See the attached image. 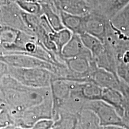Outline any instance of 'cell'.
<instances>
[{"instance_id": "484cf974", "label": "cell", "mask_w": 129, "mask_h": 129, "mask_svg": "<svg viewBox=\"0 0 129 129\" xmlns=\"http://www.w3.org/2000/svg\"><path fill=\"white\" fill-rule=\"evenodd\" d=\"M117 75L118 78L127 84L129 85V64L123 65L119 64L116 68Z\"/></svg>"}, {"instance_id": "8fae6325", "label": "cell", "mask_w": 129, "mask_h": 129, "mask_svg": "<svg viewBox=\"0 0 129 129\" xmlns=\"http://www.w3.org/2000/svg\"><path fill=\"white\" fill-rule=\"evenodd\" d=\"M58 12L78 16H85L92 10L91 3L86 0H58L53 4Z\"/></svg>"}, {"instance_id": "836d02e7", "label": "cell", "mask_w": 129, "mask_h": 129, "mask_svg": "<svg viewBox=\"0 0 129 129\" xmlns=\"http://www.w3.org/2000/svg\"><path fill=\"white\" fill-rule=\"evenodd\" d=\"M14 129H31V128H22V127H15Z\"/></svg>"}, {"instance_id": "4fadbf2b", "label": "cell", "mask_w": 129, "mask_h": 129, "mask_svg": "<svg viewBox=\"0 0 129 129\" xmlns=\"http://www.w3.org/2000/svg\"><path fill=\"white\" fill-rule=\"evenodd\" d=\"M129 4V0H94L93 8L109 20Z\"/></svg>"}, {"instance_id": "83f0119b", "label": "cell", "mask_w": 129, "mask_h": 129, "mask_svg": "<svg viewBox=\"0 0 129 129\" xmlns=\"http://www.w3.org/2000/svg\"><path fill=\"white\" fill-rule=\"evenodd\" d=\"M7 69L8 66L7 64L0 61V80L3 76L7 74Z\"/></svg>"}, {"instance_id": "2e32d148", "label": "cell", "mask_w": 129, "mask_h": 129, "mask_svg": "<svg viewBox=\"0 0 129 129\" xmlns=\"http://www.w3.org/2000/svg\"><path fill=\"white\" fill-rule=\"evenodd\" d=\"M87 50L82 43L80 35L72 34L71 39L61 51V57L63 60L71 59L81 55Z\"/></svg>"}, {"instance_id": "7402d4cb", "label": "cell", "mask_w": 129, "mask_h": 129, "mask_svg": "<svg viewBox=\"0 0 129 129\" xmlns=\"http://www.w3.org/2000/svg\"><path fill=\"white\" fill-rule=\"evenodd\" d=\"M79 35L84 46L91 52L93 57L99 54L104 48V44L96 37L86 33Z\"/></svg>"}, {"instance_id": "30bf717a", "label": "cell", "mask_w": 129, "mask_h": 129, "mask_svg": "<svg viewBox=\"0 0 129 129\" xmlns=\"http://www.w3.org/2000/svg\"><path fill=\"white\" fill-rule=\"evenodd\" d=\"M53 102V115L60 109L63 103L70 96L71 88L69 81L57 78L51 82L50 86Z\"/></svg>"}, {"instance_id": "8992f818", "label": "cell", "mask_w": 129, "mask_h": 129, "mask_svg": "<svg viewBox=\"0 0 129 129\" xmlns=\"http://www.w3.org/2000/svg\"><path fill=\"white\" fill-rule=\"evenodd\" d=\"M84 109L94 113L99 120L101 126L116 125L128 129L117 111L101 100L87 101L85 104Z\"/></svg>"}, {"instance_id": "1f68e13d", "label": "cell", "mask_w": 129, "mask_h": 129, "mask_svg": "<svg viewBox=\"0 0 129 129\" xmlns=\"http://www.w3.org/2000/svg\"><path fill=\"white\" fill-rule=\"evenodd\" d=\"M6 107V105L4 102L0 101V112H1L2 110H3V109H4Z\"/></svg>"}, {"instance_id": "9c48e42d", "label": "cell", "mask_w": 129, "mask_h": 129, "mask_svg": "<svg viewBox=\"0 0 129 129\" xmlns=\"http://www.w3.org/2000/svg\"><path fill=\"white\" fill-rule=\"evenodd\" d=\"M71 92L85 101L101 99L103 88L91 81L75 82L69 81Z\"/></svg>"}, {"instance_id": "e0dca14e", "label": "cell", "mask_w": 129, "mask_h": 129, "mask_svg": "<svg viewBox=\"0 0 129 129\" xmlns=\"http://www.w3.org/2000/svg\"><path fill=\"white\" fill-rule=\"evenodd\" d=\"M111 26L129 37V4L109 20Z\"/></svg>"}, {"instance_id": "f1b7e54d", "label": "cell", "mask_w": 129, "mask_h": 129, "mask_svg": "<svg viewBox=\"0 0 129 129\" xmlns=\"http://www.w3.org/2000/svg\"><path fill=\"white\" fill-rule=\"evenodd\" d=\"M100 129H127L124 127L116 125H109V126H101Z\"/></svg>"}, {"instance_id": "d6986e66", "label": "cell", "mask_w": 129, "mask_h": 129, "mask_svg": "<svg viewBox=\"0 0 129 129\" xmlns=\"http://www.w3.org/2000/svg\"><path fill=\"white\" fill-rule=\"evenodd\" d=\"M64 28L70 30L72 34L81 35L83 34V16L74 15L63 12H59Z\"/></svg>"}, {"instance_id": "7c38bea8", "label": "cell", "mask_w": 129, "mask_h": 129, "mask_svg": "<svg viewBox=\"0 0 129 129\" xmlns=\"http://www.w3.org/2000/svg\"><path fill=\"white\" fill-rule=\"evenodd\" d=\"M89 81L92 82L102 88H113L120 91L121 80L117 75L104 69L97 68L91 73Z\"/></svg>"}, {"instance_id": "74e56055", "label": "cell", "mask_w": 129, "mask_h": 129, "mask_svg": "<svg viewBox=\"0 0 129 129\" xmlns=\"http://www.w3.org/2000/svg\"></svg>"}, {"instance_id": "5b68a950", "label": "cell", "mask_w": 129, "mask_h": 129, "mask_svg": "<svg viewBox=\"0 0 129 129\" xmlns=\"http://www.w3.org/2000/svg\"><path fill=\"white\" fill-rule=\"evenodd\" d=\"M14 127L31 128L35 122L42 119H53L51 96L41 104L34 106L13 117Z\"/></svg>"}, {"instance_id": "5bb4252c", "label": "cell", "mask_w": 129, "mask_h": 129, "mask_svg": "<svg viewBox=\"0 0 129 129\" xmlns=\"http://www.w3.org/2000/svg\"><path fill=\"white\" fill-rule=\"evenodd\" d=\"M53 120L52 129H77L78 126V116L62 109L54 113Z\"/></svg>"}, {"instance_id": "d590c367", "label": "cell", "mask_w": 129, "mask_h": 129, "mask_svg": "<svg viewBox=\"0 0 129 129\" xmlns=\"http://www.w3.org/2000/svg\"><path fill=\"white\" fill-rule=\"evenodd\" d=\"M86 1H87L88 2H89L90 3H91V4H93V0H86Z\"/></svg>"}, {"instance_id": "9a60e30c", "label": "cell", "mask_w": 129, "mask_h": 129, "mask_svg": "<svg viewBox=\"0 0 129 129\" xmlns=\"http://www.w3.org/2000/svg\"><path fill=\"white\" fill-rule=\"evenodd\" d=\"M101 100L112 106L117 111L118 114L122 117L125 99L120 91L113 88H103Z\"/></svg>"}, {"instance_id": "6da1fadb", "label": "cell", "mask_w": 129, "mask_h": 129, "mask_svg": "<svg viewBox=\"0 0 129 129\" xmlns=\"http://www.w3.org/2000/svg\"><path fill=\"white\" fill-rule=\"evenodd\" d=\"M6 106L13 117L41 104L51 96L50 87L33 88L25 86L7 74L0 80Z\"/></svg>"}, {"instance_id": "e575fe53", "label": "cell", "mask_w": 129, "mask_h": 129, "mask_svg": "<svg viewBox=\"0 0 129 129\" xmlns=\"http://www.w3.org/2000/svg\"><path fill=\"white\" fill-rule=\"evenodd\" d=\"M4 1H11V2H16L18 0H4Z\"/></svg>"}, {"instance_id": "d6a6232c", "label": "cell", "mask_w": 129, "mask_h": 129, "mask_svg": "<svg viewBox=\"0 0 129 129\" xmlns=\"http://www.w3.org/2000/svg\"><path fill=\"white\" fill-rule=\"evenodd\" d=\"M14 126H10L8 127H6V128H0V129H14Z\"/></svg>"}, {"instance_id": "ba28073f", "label": "cell", "mask_w": 129, "mask_h": 129, "mask_svg": "<svg viewBox=\"0 0 129 129\" xmlns=\"http://www.w3.org/2000/svg\"><path fill=\"white\" fill-rule=\"evenodd\" d=\"M109 20L93 8L92 10L83 16V32L98 38L103 43L109 26Z\"/></svg>"}, {"instance_id": "7a4b0ae2", "label": "cell", "mask_w": 129, "mask_h": 129, "mask_svg": "<svg viewBox=\"0 0 129 129\" xmlns=\"http://www.w3.org/2000/svg\"><path fill=\"white\" fill-rule=\"evenodd\" d=\"M7 74L22 84L33 88L50 87L51 82L59 78L50 71L40 68H20L8 67Z\"/></svg>"}, {"instance_id": "52a82bcc", "label": "cell", "mask_w": 129, "mask_h": 129, "mask_svg": "<svg viewBox=\"0 0 129 129\" xmlns=\"http://www.w3.org/2000/svg\"><path fill=\"white\" fill-rule=\"evenodd\" d=\"M0 25L32 34L24 23L22 10L15 2L4 1L3 3L0 8Z\"/></svg>"}, {"instance_id": "ac0fdd59", "label": "cell", "mask_w": 129, "mask_h": 129, "mask_svg": "<svg viewBox=\"0 0 129 129\" xmlns=\"http://www.w3.org/2000/svg\"><path fill=\"white\" fill-rule=\"evenodd\" d=\"M42 13L45 16L48 23L54 31H59L64 28L59 12L51 3L42 4Z\"/></svg>"}, {"instance_id": "f546056e", "label": "cell", "mask_w": 129, "mask_h": 129, "mask_svg": "<svg viewBox=\"0 0 129 129\" xmlns=\"http://www.w3.org/2000/svg\"><path fill=\"white\" fill-rule=\"evenodd\" d=\"M26 1H30V2H33V3H38V4H44V3H51L50 0H26Z\"/></svg>"}, {"instance_id": "4316f807", "label": "cell", "mask_w": 129, "mask_h": 129, "mask_svg": "<svg viewBox=\"0 0 129 129\" xmlns=\"http://www.w3.org/2000/svg\"><path fill=\"white\" fill-rule=\"evenodd\" d=\"M53 124V119H42L35 122L31 129H52Z\"/></svg>"}, {"instance_id": "d4e9b609", "label": "cell", "mask_w": 129, "mask_h": 129, "mask_svg": "<svg viewBox=\"0 0 129 129\" xmlns=\"http://www.w3.org/2000/svg\"><path fill=\"white\" fill-rule=\"evenodd\" d=\"M10 126H14L13 117L6 106L0 112V128H4Z\"/></svg>"}, {"instance_id": "4dcf8cb0", "label": "cell", "mask_w": 129, "mask_h": 129, "mask_svg": "<svg viewBox=\"0 0 129 129\" xmlns=\"http://www.w3.org/2000/svg\"><path fill=\"white\" fill-rule=\"evenodd\" d=\"M0 101L4 102V91H3V88L1 84V82H0Z\"/></svg>"}, {"instance_id": "3957f363", "label": "cell", "mask_w": 129, "mask_h": 129, "mask_svg": "<svg viewBox=\"0 0 129 129\" xmlns=\"http://www.w3.org/2000/svg\"><path fill=\"white\" fill-rule=\"evenodd\" d=\"M67 69L64 78L71 81H89V77L95 69L98 68L92 54L87 50L81 55L68 59H63Z\"/></svg>"}, {"instance_id": "44dd1931", "label": "cell", "mask_w": 129, "mask_h": 129, "mask_svg": "<svg viewBox=\"0 0 129 129\" xmlns=\"http://www.w3.org/2000/svg\"><path fill=\"white\" fill-rule=\"evenodd\" d=\"M72 35V32L66 28L63 29L59 31H54L49 34L50 38L57 48L58 53H59V55L61 59H62L61 51H62L63 47L67 44L68 42L71 39Z\"/></svg>"}, {"instance_id": "8d00e7d4", "label": "cell", "mask_w": 129, "mask_h": 129, "mask_svg": "<svg viewBox=\"0 0 129 129\" xmlns=\"http://www.w3.org/2000/svg\"><path fill=\"white\" fill-rule=\"evenodd\" d=\"M93 1H94V0H93Z\"/></svg>"}, {"instance_id": "cb8c5ba5", "label": "cell", "mask_w": 129, "mask_h": 129, "mask_svg": "<svg viewBox=\"0 0 129 129\" xmlns=\"http://www.w3.org/2000/svg\"><path fill=\"white\" fill-rule=\"evenodd\" d=\"M120 92L125 99V105L122 118L125 124L129 129V85L121 81Z\"/></svg>"}, {"instance_id": "ffe728a7", "label": "cell", "mask_w": 129, "mask_h": 129, "mask_svg": "<svg viewBox=\"0 0 129 129\" xmlns=\"http://www.w3.org/2000/svg\"><path fill=\"white\" fill-rule=\"evenodd\" d=\"M78 125L81 129H100L99 120L92 111L84 109L78 116Z\"/></svg>"}, {"instance_id": "603a6c76", "label": "cell", "mask_w": 129, "mask_h": 129, "mask_svg": "<svg viewBox=\"0 0 129 129\" xmlns=\"http://www.w3.org/2000/svg\"><path fill=\"white\" fill-rule=\"evenodd\" d=\"M16 3L21 10L26 13L38 16L43 14L41 5L38 3L30 2L26 0H18Z\"/></svg>"}, {"instance_id": "277c9868", "label": "cell", "mask_w": 129, "mask_h": 129, "mask_svg": "<svg viewBox=\"0 0 129 129\" xmlns=\"http://www.w3.org/2000/svg\"><path fill=\"white\" fill-rule=\"evenodd\" d=\"M0 61L8 67L20 68H40L50 71L61 78L64 75L67 68H59L34 56L23 54H7L0 55Z\"/></svg>"}]
</instances>
